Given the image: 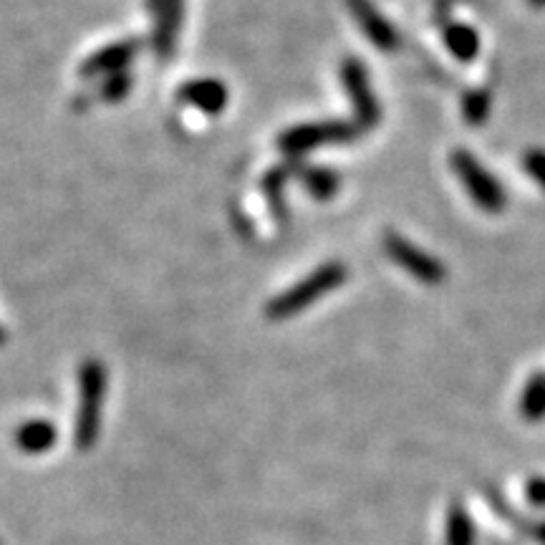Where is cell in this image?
<instances>
[{
	"label": "cell",
	"instance_id": "cell-1",
	"mask_svg": "<svg viewBox=\"0 0 545 545\" xmlns=\"http://www.w3.org/2000/svg\"><path fill=\"white\" fill-rule=\"evenodd\" d=\"M346 273H349V270H346V265L341 263L323 265V268L313 270L306 281L293 286L291 291L273 298V301L268 303V311L265 313H268V318H276V321H281V318H288V316H296V313H301L303 308L311 306L316 298L326 296V293H331L334 288H339L341 283L346 281Z\"/></svg>",
	"mask_w": 545,
	"mask_h": 545
},
{
	"label": "cell",
	"instance_id": "cell-2",
	"mask_svg": "<svg viewBox=\"0 0 545 545\" xmlns=\"http://www.w3.org/2000/svg\"><path fill=\"white\" fill-rule=\"evenodd\" d=\"M356 134H359V127H351V124L344 122L306 124V127H296L283 134L278 147H281V152L298 157V154H306L316 147H326V144H346Z\"/></svg>",
	"mask_w": 545,
	"mask_h": 545
},
{
	"label": "cell",
	"instance_id": "cell-3",
	"mask_svg": "<svg viewBox=\"0 0 545 545\" xmlns=\"http://www.w3.org/2000/svg\"><path fill=\"white\" fill-rule=\"evenodd\" d=\"M452 165H455L457 175H460L462 185L467 187V192L472 195V200L487 212H500L505 207V192L500 190V185L495 182V177L490 172L482 170L475 162V157L467 152H455L452 157Z\"/></svg>",
	"mask_w": 545,
	"mask_h": 545
},
{
	"label": "cell",
	"instance_id": "cell-4",
	"mask_svg": "<svg viewBox=\"0 0 545 545\" xmlns=\"http://www.w3.org/2000/svg\"><path fill=\"white\" fill-rule=\"evenodd\" d=\"M384 248H387L389 258H392L399 268H404L407 273H412L417 281L427 283V286H437V283L447 276V270L442 268V265L437 263L432 255L422 253V250L414 248L409 240L399 238V235L389 233L387 240H384Z\"/></svg>",
	"mask_w": 545,
	"mask_h": 545
},
{
	"label": "cell",
	"instance_id": "cell-5",
	"mask_svg": "<svg viewBox=\"0 0 545 545\" xmlns=\"http://www.w3.org/2000/svg\"><path fill=\"white\" fill-rule=\"evenodd\" d=\"M341 79H344L346 91H349L351 101H354L359 129H371L379 122V104H376L374 94H371L369 89L364 66H361L359 61L349 59L344 64V69H341Z\"/></svg>",
	"mask_w": 545,
	"mask_h": 545
},
{
	"label": "cell",
	"instance_id": "cell-6",
	"mask_svg": "<svg viewBox=\"0 0 545 545\" xmlns=\"http://www.w3.org/2000/svg\"><path fill=\"white\" fill-rule=\"evenodd\" d=\"M349 8L376 48H381V51H394V48L399 46L397 31L389 26L387 18L381 16V13L371 6L369 0H349Z\"/></svg>",
	"mask_w": 545,
	"mask_h": 545
},
{
	"label": "cell",
	"instance_id": "cell-7",
	"mask_svg": "<svg viewBox=\"0 0 545 545\" xmlns=\"http://www.w3.org/2000/svg\"><path fill=\"white\" fill-rule=\"evenodd\" d=\"M137 51H139L137 41L112 43V46L96 51L94 56L81 66V76H84V79H96V76L101 74H109V76L119 74V71H122L124 66H129V61L137 56Z\"/></svg>",
	"mask_w": 545,
	"mask_h": 545
},
{
	"label": "cell",
	"instance_id": "cell-8",
	"mask_svg": "<svg viewBox=\"0 0 545 545\" xmlns=\"http://www.w3.org/2000/svg\"><path fill=\"white\" fill-rule=\"evenodd\" d=\"M180 99L202 114H220L228 106V89L217 79H195L182 86Z\"/></svg>",
	"mask_w": 545,
	"mask_h": 545
},
{
	"label": "cell",
	"instance_id": "cell-9",
	"mask_svg": "<svg viewBox=\"0 0 545 545\" xmlns=\"http://www.w3.org/2000/svg\"><path fill=\"white\" fill-rule=\"evenodd\" d=\"M157 26H154V48L165 59L175 48L177 33L182 26V13H185V0H162L157 11Z\"/></svg>",
	"mask_w": 545,
	"mask_h": 545
},
{
	"label": "cell",
	"instance_id": "cell-10",
	"mask_svg": "<svg viewBox=\"0 0 545 545\" xmlns=\"http://www.w3.org/2000/svg\"><path fill=\"white\" fill-rule=\"evenodd\" d=\"M447 48L455 53L460 61H472L477 56V48H480V41H477V33L467 26H450L447 28Z\"/></svg>",
	"mask_w": 545,
	"mask_h": 545
},
{
	"label": "cell",
	"instance_id": "cell-11",
	"mask_svg": "<svg viewBox=\"0 0 545 545\" xmlns=\"http://www.w3.org/2000/svg\"><path fill=\"white\" fill-rule=\"evenodd\" d=\"M303 182H306L308 192H311L316 200H329V197L336 195L339 190V175L331 170H308L303 175Z\"/></svg>",
	"mask_w": 545,
	"mask_h": 545
},
{
	"label": "cell",
	"instance_id": "cell-12",
	"mask_svg": "<svg viewBox=\"0 0 545 545\" xmlns=\"http://www.w3.org/2000/svg\"><path fill=\"white\" fill-rule=\"evenodd\" d=\"M286 172L281 170H273L268 172V177H265L263 182V190L265 195H268V202H270V210H273V215L281 220L283 215H286V210H283V187H286Z\"/></svg>",
	"mask_w": 545,
	"mask_h": 545
},
{
	"label": "cell",
	"instance_id": "cell-13",
	"mask_svg": "<svg viewBox=\"0 0 545 545\" xmlns=\"http://www.w3.org/2000/svg\"><path fill=\"white\" fill-rule=\"evenodd\" d=\"M523 412L533 419L543 417L545 414V379L543 376H535V379L528 384V389H525Z\"/></svg>",
	"mask_w": 545,
	"mask_h": 545
},
{
	"label": "cell",
	"instance_id": "cell-14",
	"mask_svg": "<svg viewBox=\"0 0 545 545\" xmlns=\"http://www.w3.org/2000/svg\"><path fill=\"white\" fill-rule=\"evenodd\" d=\"M129 89H132V76L127 71H119V74H112L101 84L99 99L114 104V101H122L129 94Z\"/></svg>",
	"mask_w": 545,
	"mask_h": 545
},
{
	"label": "cell",
	"instance_id": "cell-15",
	"mask_svg": "<svg viewBox=\"0 0 545 545\" xmlns=\"http://www.w3.org/2000/svg\"><path fill=\"white\" fill-rule=\"evenodd\" d=\"M487 112H490V99H487V94H482V91H475V94L467 96L465 117L470 119V124L485 122Z\"/></svg>",
	"mask_w": 545,
	"mask_h": 545
},
{
	"label": "cell",
	"instance_id": "cell-16",
	"mask_svg": "<svg viewBox=\"0 0 545 545\" xmlns=\"http://www.w3.org/2000/svg\"><path fill=\"white\" fill-rule=\"evenodd\" d=\"M523 165L530 172V177L545 190V152H528Z\"/></svg>",
	"mask_w": 545,
	"mask_h": 545
},
{
	"label": "cell",
	"instance_id": "cell-17",
	"mask_svg": "<svg viewBox=\"0 0 545 545\" xmlns=\"http://www.w3.org/2000/svg\"><path fill=\"white\" fill-rule=\"evenodd\" d=\"M159 3H162V0H147V6L152 8V11H157V8H159Z\"/></svg>",
	"mask_w": 545,
	"mask_h": 545
},
{
	"label": "cell",
	"instance_id": "cell-18",
	"mask_svg": "<svg viewBox=\"0 0 545 545\" xmlns=\"http://www.w3.org/2000/svg\"><path fill=\"white\" fill-rule=\"evenodd\" d=\"M3 344H6V331L0 329V346H3Z\"/></svg>",
	"mask_w": 545,
	"mask_h": 545
},
{
	"label": "cell",
	"instance_id": "cell-19",
	"mask_svg": "<svg viewBox=\"0 0 545 545\" xmlns=\"http://www.w3.org/2000/svg\"><path fill=\"white\" fill-rule=\"evenodd\" d=\"M533 6H545V0H533Z\"/></svg>",
	"mask_w": 545,
	"mask_h": 545
}]
</instances>
